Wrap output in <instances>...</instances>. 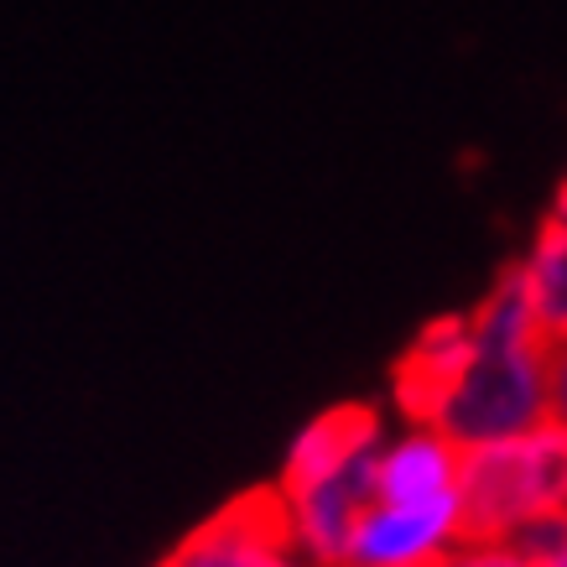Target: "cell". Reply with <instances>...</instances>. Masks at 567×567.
<instances>
[{
	"label": "cell",
	"instance_id": "1",
	"mask_svg": "<svg viewBox=\"0 0 567 567\" xmlns=\"http://www.w3.org/2000/svg\"><path fill=\"white\" fill-rule=\"evenodd\" d=\"M547 349L551 344H489L474 339V354L432 406L427 427L443 432L458 453L516 443L547 427Z\"/></svg>",
	"mask_w": 567,
	"mask_h": 567
},
{
	"label": "cell",
	"instance_id": "2",
	"mask_svg": "<svg viewBox=\"0 0 567 567\" xmlns=\"http://www.w3.org/2000/svg\"><path fill=\"white\" fill-rule=\"evenodd\" d=\"M464 542H511L536 516L567 511V432L536 427L516 443L464 453Z\"/></svg>",
	"mask_w": 567,
	"mask_h": 567
},
{
	"label": "cell",
	"instance_id": "3",
	"mask_svg": "<svg viewBox=\"0 0 567 567\" xmlns=\"http://www.w3.org/2000/svg\"><path fill=\"white\" fill-rule=\"evenodd\" d=\"M162 567H312L297 551L292 516L276 484L245 489L229 505H219L208 520H198Z\"/></svg>",
	"mask_w": 567,
	"mask_h": 567
},
{
	"label": "cell",
	"instance_id": "4",
	"mask_svg": "<svg viewBox=\"0 0 567 567\" xmlns=\"http://www.w3.org/2000/svg\"><path fill=\"white\" fill-rule=\"evenodd\" d=\"M375 458L380 447H370L349 468H339L333 480H318L308 489L281 495L287 499V516H292L297 551L312 567H349V547H354L360 516L375 505Z\"/></svg>",
	"mask_w": 567,
	"mask_h": 567
},
{
	"label": "cell",
	"instance_id": "5",
	"mask_svg": "<svg viewBox=\"0 0 567 567\" xmlns=\"http://www.w3.org/2000/svg\"><path fill=\"white\" fill-rule=\"evenodd\" d=\"M464 542V505H385L375 499L360 516L349 567H437L447 551Z\"/></svg>",
	"mask_w": 567,
	"mask_h": 567
},
{
	"label": "cell",
	"instance_id": "6",
	"mask_svg": "<svg viewBox=\"0 0 567 567\" xmlns=\"http://www.w3.org/2000/svg\"><path fill=\"white\" fill-rule=\"evenodd\" d=\"M458 474H464V453L447 443L443 432L412 427V432H401L395 443H380L375 499H385V505L458 499Z\"/></svg>",
	"mask_w": 567,
	"mask_h": 567
},
{
	"label": "cell",
	"instance_id": "7",
	"mask_svg": "<svg viewBox=\"0 0 567 567\" xmlns=\"http://www.w3.org/2000/svg\"><path fill=\"white\" fill-rule=\"evenodd\" d=\"M380 443H385V437H380V416L370 412V406H354V401H349V406H333V412L312 416L308 427L292 437L276 489L292 495V489H308V484H318V480H333L339 468H349L360 453H370V447H380Z\"/></svg>",
	"mask_w": 567,
	"mask_h": 567
},
{
	"label": "cell",
	"instance_id": "8",
	"mask_svg": "<svg viewBox=\"0 0 567 567\" xmlns=\"http://www.w3.org/2000/svg\"><path fill=\"white\" fill-rule=\"evenodd\" d=\"M474 354V328L464 318H437L412 339V349L395 364V401L412 416V427H427L432 406L447 395V385L458 380V370Z\"/></svg>",
	"mask_w": 567,
	"mask_h": 567
},
{
	"label": "cell",
	"instance_id": "9",
	"mask_svg": "<svg viewBox=\"0 0 567 567\" xmlns=\"http://www.w3.org/2000/svg\"><path fill=\"white\" fill-rule=\"evenodd\" d=\"M520 271H526V292H532L536 323L547 333V344H563L567 339V183L557 188L551 208L536 224L532 250L520 256Z\"/></svg>",
	"mask_w": 567,
	"mask_h": 567
},
{
	"label": "cell",
	"instance_id": "10",
	"mask_svg": "<svg viewBox=\"0 0 567 567\" xmlns=\"http://www.w3.org/2000/svg\"><path fill=\"white\" fill-rule=\"evenodd\" d=\"M437 567H532L511 542H458Z\"/></svg>",
	"mask_w": 567,
	"mask_h": 567
},
{
	"label": "cell",
	"instance_id": "11",
	"mask_svg": "<svg viewBox=\"0 0 567 567\" xmlns=\"http://www.w3.org/2000/svg\"><path fill=\"white\" fill-rule=\"evenodd\" d=\"M547 422L567 432V339L547 349Z\"/></svg>",
	"mask_w": 567,
	"mask_h": 567
},
{
	"label": "cell",
	"instance_id": "12",
	"mask_svg": "<svg viewBox=\"0 0 567 567\" xmlns=\"http://www.w3.org/2000/svg\"><path fill=\"white\" fill-rule=\"evenodd\" d=\"M542 567H567V542H563V547H557V551H551V557H547V563H542Z\"/></svg>",
	"mask_w": 567,
	"mask_h": 567
}]
</instances>
